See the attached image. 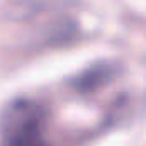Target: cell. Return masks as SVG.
I'll return each instance as SVG.
<instances>
[{
	"instance_id": "cell-1",
	"label": "cell",
	"mask_w": 146,
	"mask_h": 146,
	"mask_svg": "<svg viewBox=\"0 0 146 146\" xmlns=\"http://www.w3.org/2000/svg\"><path fill=\"white\" fill-rule=\"evenodd\" d=\"M9 146H49L41 133V114L34 106H21L9 131Z\"/></svg>"
}]
</instances>
